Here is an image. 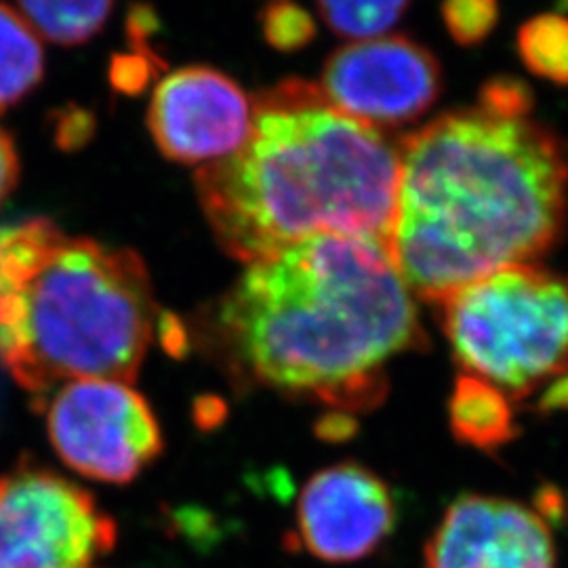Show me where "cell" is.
<instances>
[{"label":"cell","instance_id":"1","mask_svg":"<svg viewBox=\"0 0 568 568\" xmlns=\"http://www.w3.org/2000/svg\"><path fill=\"white\" fill-rule=\"evenodd\" d=\"M196 339L234 382L352 415L384 403L387 363L426 333L387 243L321 234L248 264Z\"/></svg>","mask_w":568,"mask_h":568},{"label":"cell","instance_id":"2","mask_svg":"<svg viewBox=\"0 0 568 568\" xmlns=\"http://www.w3.org/2000/svg\"><path fill=\"white\" fill-rule=\"evenodd\" d=\"M567 215L565 142L528 114L478 103L400 142L387 246L410 293L440 304L493 272L532 264Z\"/></svg>","mask_w":568,"mask_h":568},{"label":"cell","instance_id":"3","mask_svg":"<svg viewBox=\"0 0 568 568\" xmlns=\"http://www.w3.org/2000/svg\"><path fill=\"white\" fill-rule=\"evenodd\" d=\"M398 178L400 143L291 79L253 102L246 142L194 183L220 246L253 264L321 234L389 243Z\"/></svg>","mask_w":568,"mask_h":568},{"label":"cell","instance_id":"4","mask_svg":"<svg viewBox=\"0 0 568 568\" xmlns=\"http://www.w3.org/2000/svg\"><path fill=\"white\" fill-rule=\"evenodd\" d=\"M159 305L142 257L49 220L0 227V363L37 408L77 379L133 384Z\"/></svg>","mask_w":568,"mask_h":568},{"label":"cell","instance_id":"5","mask_svg":"<svg viewBox=\"0 0 568 568\" xmlns=\"http://www.w3.org/2000/svg\"><path fill=\"white\" fill-rule=\"evenodd\" d=\"M443 328L466 375L511 400L568 373V276L509 265L448 295Z\"/></svg>","mask_w":568,"mask_h":568},{"label":"cell","instance_id":"6","mask_svg":"<svg viewBox=\"0 0 568 568\" xmlns=\"http://www.w3.org/2000/svg\"><path fill=\"white\" fill-rule=\"evenodd\" d=\"M116 525L53 471H0V568H91L114 548Z\"/></svg>","mask_w":568,"mask_h":568},{"label":"cell","instance_id":"7","mask_svg":"<svg viewBox=\"0 0 568 568\" xmlns=\"http://www.w3.org/2000/svg\"><path fill=\"white\" fill-rule=\"evenodd\" d=\"M47 405L55 453L91 480L131 483L163 453L161 426L131 384L77 379L58 387Z\"/></svg>","mask_w":568,"mask_h":568},{"label":"cell","instance_id":"8","mask_svg":"<svg viewBox=\"0 0 568 568\" xmlns=\"http://www.w3.org/2000/svg\"><path fill=\"white\" fill-rule=\"evenodd\" d=\"M318 87L347 116L384 129L422 116L440 95L443 70L419 42L384 37L337 49Z\"/></svg>","mask_w":568,"mask_h":568},{"label":"cell","instance_id":"9","mask_svg":"<svg viewBox=\"0 0 568 568\" xmlns=\"http://www.w3.org/2000/svg\"><path fill=\"white\" fill-rule=\"evenodd\" d=\"M148 126L169 161L204 166L227 159L246 142L253 103L224 72L190 65L156 87Z\"/></svg>","mask_w":568,"mask_h":568},{"label":"cell","instance_id":"10","mask_svg":"<svg viewBox=\"0 0 568 568\" xmlns=\"http://www.w3.org/2000/svg\"><path fill=\"white\" fill-rule=\"evenodd\" d=\"M394 520L386 483L352 462L314 474L297 504L300 541L326 562L365 558L392 532Z\"/></svg>","mask_w":568,"mask_h":568},{"label":"cell","instance_id":"11","mask_svg":"<svg viewBox=\"0 0 568 568\" xmlns=\"http://www.w3.org/2000/svg\"><path fill=\"white\" fill-rule=\"evenodd\" d=\"M424 568H556V548L535 509L464 495L432 535Z\"/></svg>","mask_w":568,"mask_h":568},{"label":"cell","instance_id":"12","mask_svg":"<svg viewBox=\"0 0 568 568\" xmlns=\"http://www.w3.org/2000/svg\"><path fill=\"white\" fill-rule=\"evenodd\" d=\"M448 415L455 438L480 450L504 447L518 434L508 396L474 375L457 379Z\"/></svg>","mask_w":568,"mask_h":568},{"label":"cell","instance_id":"13","mask_svg":"<svg viewBox=\"0 0 568 568\" xmlns=\"http://www.w3.org/2000/svg\"><path fill=\"white\" fill-rule=\"evenodd\" d=\"M42 72L41 37L16 7L0 4V112L37 89Z\"/></svg>","mask_w":568,"mask_h":568},{"label":"cell","instance_id":"14","mask_svg":"<svg viewBox=\"0 0 568 568\" xmlns=\"http://www.w3.org/2000/svg\"><path fill=\"white\" fill-rule=\"evenodd\" d=\"M39 37L55 44H81L93 39L114 9L112 2H21L16 7Z\"/></svg>","mask_w":568,"mask_h":568},{"label":"cell","instance_id":"15","mask_svg":"<svg viewBox=\"0 0 568 568\" xmlns=\"http://www.w3.org/2000/svg\"><path fill=\"white\" fill-rule=\"evenodd\" d=\"M520 58L528 70L558 84H568V18L539 16L518 32Z\"/></svg>","mask_w":568,"mask_h":568},{"label":"cell","instance_id":"16","mask_svg":"<svg viewBox=\"0 0 568 568\" xmlns=\"http://www.w3.org/2000/svg\"><path fill=\"white\" fill-rule=\"evenodd\" d=\"M408 2H321L318 13L326 26L361 41H373L403 18Z\"/></svg>","mask_w":568,"mask_h":568},{"label":"cell","instance_id":"17","mask_svg":"<svg viewBox=\"0 0 568 568\" xmlns=\"http://www.w3.org/2000/svg\"><path fill=\"white\" fill-rule=\"evenodd\" d=\"M265 41L278 51H300L316 37L314 18L293 2L267 4L262 13Z\"/></svg>","mask_w":568,"mask_h":568},{"label":"cell","instance_id":"18","mask_svg":"<svg viewBox=\"0 0 568 568\" xmlns=\"http://www.w3.org/2000/svg\"><path fill=\"white\" fill-rule=\"evenodd\" d=\"M497 18L499 7L493 0H453L443 4L448 34L464 47L485 41Z\"/></svg>","mask_w":568,"mask_h":568},{"label":"cell","instance_id":"19","mask_svg":"<svg viewBox=\"0 0 568 568\" xmlns=\"http://www.w3.org/2000/svg\"><path fill=\"white\" fill-rule=\"evenodd\" d=\"M164 63L150 49H131L112 58L110 82L124 95H140L159 77Z\"/></svg>","mask_w":568,"mask_h":568},{"label":"cell","instance_id":"20","mask_svg":"<svg viewBox=\"0 0 568 568\" xmlns=\"http://www.w3.org/2000/svg\"><path fill=\"white\" fill-rule=\"evenodd\" d=\"M93 131H95L93 116L79 108H70L58 119L55 140L63 150H77L87 143V140L93 135Z\"/></svg>","mask_w":568,"mask_h":568},{"label":"cell","instance_id":"21","mask_svg":"<svg viewBox=\"0 0 568 568\" xmlns=\"http://www.w3.org/2000/svg\"><path fill=\"white\" fill-rule=\"evenodd\" d=\"M18 175H20V161H18L16 145L9 138V133L0 126V206L13 192Z\"/></svg>","mask_w":568,"mask_h":568},{"label":"cell","instance_id":"22","mask_svg":"<svg viewBox=\"0 0 568 568\" xmlns=\"http://www.w3.org/2000/svg\"><path fill=\"white\" fill-rule=\"evenodd\" d=\"M156 335L171 356H183L190 347V333L183 321L173 314H159Z\"/></svg>","mask_w":568,"mask_h":568},{"label":"cell","instance_id":"23","mask_svg":"<svg viewBox=\"0 0 568 568\" xmlns=\"http://www.w3.org/2000/svg\"><path fill=\"white\" fill-rule=\"evenodd\" d=\"M316 434L323 440H331V443H339V440H347L356 434V422L349 413L344 410H333L325 415L318 426H316Z\"/></svg>","mask_w":568,"mask_h":568},{"label":"cell","instance_id":"24","mask_svg":"<svg viewBox=\"0 0 568 568\" xmlns=\"http://www.w3.org/2000/svg\"><path fill=\"white\" fill-rule=\"evenodd\" d=\"M539 410L554 413V410H568V373L549 382L539 398Z\"/></svg>","mask_w":568,"mask_h":568},{"label":"cell","instance_id":"25","mask_svg":"<svg viewBox=\"0 0 568 568\" xmlns=\"http://www.w3.org/2000/svg\"><path fill=\"white\" fill-rule=\"evenodd\" d=\"M224 413L225 406L220 398H203V400L196 405V419H199L203 426L217 424Z\"/></svg>","mask_w":568,"mask_h":568}]
</instances>
